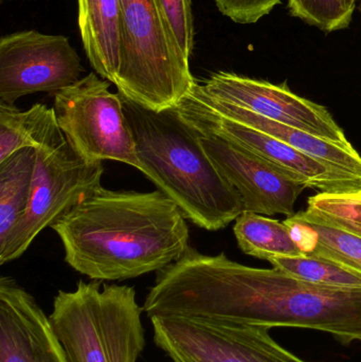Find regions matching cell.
Returning a JSON list of instances; mask_svg holds the SVG:
<instances>
[{"label":"cell","instance_id":"obj_1","mask_svg":"<svg viewBox=\"0 0 361 362\" xmlns=\"http://www.w3.org/2000/svg\"><path fill=\"white\" fill-rule=\"evenodd\" d=\"M144 313L331 334L345 346L361 344V288L322 286L277 268L243 265L225 253L189 247L157 272Z\"/></svg>","mask_w":361,"mask_h":362},{"label":"cell","instance_id":"obj_2","mask_svg":"<svg viewBox=\"0 0 361 362\" xmlns=\"http://www.w3.org/2000/svg\"><path fill=\"white\" fill-rule=\"evenodd\" d=\"M65 262L90 280L124 281L160 272L190 247L179 206L162 192L100 187L52 225Z\"/></svg>","mask_w":361,"mask_h":362},{"label":"cell","instance_id":"obj_3","mask_svg":"<svg viewBox=\"0 0 361 362\" xmlns=\"http://www.w3.org/2000/svg\"><path fill=\"white\" fill-rule=\"evenodd\" d=\"M140 170L194 225L218 231L244 212L239 192L216 169L199 132L177 106L148 110L122 97Z\"/></svg>","mask_w":361,"mask_h":362},{"label":"cell","instance_id":"obj_4","mask_svg":"<svg viewBox=\"0 0 361 362\" xmlns=\"http://www.w3.org/2000/svg\"><path fill=\"white\" fill-rule=\"evenodd\" d=\"M143 312L134 287L81 280L73 291H59L49 319L69 362H137Z\"/></svg>","mask_w":361,"mask_h":362},{"label":"cell","instance_id":"obj_5","mask_svg":"<svg viewBox=\"0 0 361 362\" xmlns=\"http://www.w3.org/2000/svg\"><path fill=\"white\" fill-rule=\"evenodd\" d=\"M197 81L157 0H121L119 93L148 110L176 107Z\"/></svg>","mask_w":361,"mask_h":362},{"label":"cell","instance_id":"obj_6","mask_svg":"<svg viewBox=\"0 0 361 362\" xmlns=\"http://www.w3.org/2000/svg\"><path fill=\"white\" fill-rule=\"evenodd\" d=\"M110 82L90 72L54 93L57 124L68 144L88 163L114 160L136 168L140 163L122 95Z\"/></svg>","mask_w":361,"mask_h":362},{"label":"cell","instance_id":"obj_7","mask_svg":"<svg viewBox=\"0 0 361 362\" xmlns=\"http://www.w3.org/2000/svg\"><path fill=\"white\" fill-rule=\"evenodd\" d=\"M103 174V163L85 160L66 138L37 148L29 206L0 246V265L19 259L45 228L50 227L85 195L102 187Z\"/></svg>","mask_w":361,"mask_h":362},{"label":"cell","instance_id":"obj_8","mask_svg":"<svg viewBox=\"0 0 361 362\" xmlns=\"http://www.w3.org/2000/svg\"><path fill=\"white\" fill-rule=\"evenodd\" d=\"M150 319L155 344L173 362H307L277 344L269 327L187 317Z\"/></svg>","mask_w":361,"mask_h":362},{"label":"cell","instance_id":"obj_9","mask_svg":"<svg viewBox=\"0 0 361 362\" xmlns=\"http://www.w3.org/2000/svg\"><path fill=\"white\" fill-rule=\"evenodd\" d=\"M82 72L80 55L66 36L30 30L0 40V103L55 93L78 82Z\"/></svg>","mask_w":361,"mask_h":362},{"label":"cell","instance_id":"obj_10","mask_svg":"<svg viewBox=\"0 0 361 362\" xmlns=\"http://www.w3.org/2000/svg\"><path fill=\"white\" fill-rule=\"evenodd\" d=\"M177 108L195 129L245 148L271 165L292 174L307 187L320 189L321 193H331L361 183L360 178L351 174L329 167L258 129L216 114L195 95L192 89Z\"/></svg>","mask_w":361,"mask_h":362},{"label":"cell","instance_id":"obj_11","mask_svg":"<svg viewBox=\"0 0 361 362\" xmlns=\"http://www.w3.org/2000/svg\"><path fill=\"white\" fill-rule=\"evenodd\" d=\"M216 99L347 148H354L324 106L299 97L286 83L276 85L232 72L212 74L201 84Z\"/></svg>","mask_w":361,"mask_h":362},{"label":"cell","instance_id":"obj_12","mask_svg":"<svg viewBox=\"0 0 361 362\" xmlns=\"http://www.w3.org/2000/svg\"><path fill=\"white\" fill-rule=\"evenodd\" d=\"M199 132L208 156L241 195L244 212L295 214L297 199L307 187L305 183L237 144Z\"/></svg>","mask_w":361,"mask_h":362},{"label":"cell","instance_id":"obj_13","mask_svg":"<svg viewBox=\"0 0 361 362\" xmlns=\"http://www.w3.org/2000/svg\"><path fill=\"white\" fill-rule=\"evenodd\" d=\"M0 362H69L49 316L8 276L0 278Z\"/></svg>","mask_w":361,"mask_h":362},{"label":"cell","instance_id":"obj_14","mask_svg":"<svg viewBox=\"0 0 361 362\" xmlns=\"http://www.w3.org/2000/svg\"><path fill=\"white\" fill-rule=\"evenodd\" d=\"M192 91L207 107L216 114L258 129L321 161L329 167L341 170L361 180V156L355 148H343L300 129L288 127L260 115L254 114L241 106L216 99L206 93L199 82L193 86Z\"/></svg>","mask_w":361,"mask_h":362},{"label":"cell","instance_id":"obj_15","mask_svg":"<svg viewBox=\"0 0 361 362\" xmlns=\"http://www.w3.org/2000/svg\"><path fill=\"white\" fill-rule=\"evenodd\" d=\"M78 27L90 65L114 84L120 62L121 0H78Z\"/></svg>","mask_w":361,"mask_h":362},{"label":"cell","instance_id":"obj_16","mask_svg":"<svg viewBox=\"0 0 361 362\" xmlns=\"http://www.w3.org/2000/svg\"><path fill=\"white\" fill-rule=\"evenodd\" d=\"M284 223L309 257H321L361 274V238L333 227L309 211H300Z\"/></svg>","mask_w":361,"mask_h":362},{"label":"cell","instance_id":"obj_17","mask_svg":"<svg viewBox=\"0 0 361 362\" xmlns=\"http://www.w3.org/2000/svg\"><path fill=\"white\" fill-rule=\"evenodd\" d=\"M54 110L34 104L30 110L0 103V163L28 148H47L64 139Z\"/></svg>","mask_w":361,"mask_h":362},{"label":"cell","instance_id":"obj_18","mask_svg":"<svg viewBox=\"0 0 361 362\" xmlns=\"http://www.w3.org/2000/svg\"><path fill=\"white\" fill-rule=\"evenodd\" d=\"M36 165V148H28L0 163V246L29 206Z\"/></svg>","mask_w":361,"mask_h":362},{"label":"cell","instance_id":"obj_19","mask_svg":"<svg viewBox=\"0 0 361 362\" xmlns=\"http://www.w3.org/2000/svg\"><path fill=\"white\" fill-rule=\"evenodd\" d=\"M233 231L241 250L256 259L269 261L273 257L303 255L284 221L243 212L235 219Z\"/></svg>","mask_w":361,"mask_h":362},{"label":"cell","instance_id":"obj_20","mask_svg":"<svg viewBox=\"0 0 361 362\" xmlns=\"http://www.w3.org/2000/svg\"><path fill=\"white\" fill-rule=\"evenodd\" d=\"M268 262L273 268L313 284L338 288H361V274L321 257L302 255L273 257Z\"/></svg>","mask_w":361,"mask_h":362},{"label":"cell","instance_id":"obj_21","mask_svg":"<svg viewBox=\"0 0 361 362\" xmlns=\"http://www.w3.org/2000/svg\"><path fill=\"white\" fill-rule=\"evenodd\" d=\"M307 211L333 227L361 238V183L331 193H318L307 200Z\"/></svg>","mask_w":361,"mask_h":362},{"label":"cell","instance_id":"obj_22","mask_svg":"<svg viewBox=\"0 0 361 362\" xmlns=\"http://www.w3.org/2000/svg\"><path fill=\"white\" fill-rule=\"evenodd\" d=\"M290 15L331 33L350 27L354 8L347 0H288Z\"/></svg>","mask_w":361,"mask_h":362},{"label":"cell","instance_id":"obj_23","mask_svg":"<svg viewBox=\"0 0 361 362\" xmlns=\"http://www.w3.org/2000/svg\"><path fill=\"white\" fill-rule=\"evenodd\" d=\"M165 14L178 46L184 54L190 59L194 47V27L191 0H157Z\"/></svg>","mask_w":361,"mask_h":362},{"label":"cell","instance_id":"obj_24","mask_svg":"<svg viewBox=\"0 0 361 362\" xmlns=\"http://www.w3.org/2000/svg\"><path fill=\"white\" fill-rule=\"evenodd\" d=\"M218 10L241 25L256 23L268 15L282 0H214Z\"/></svg>","mask_w":361,"mask_h":362},{"label":"cell","instance_id":"obj_25","mask_svg":"<svg viewBox=\"0 0 361 362\" xmlns=\"http://www.w3.org/2000/svg\"><path fill=\"white\" fill-rule=\"evenodd\" d=\"M347 1L348 4H349V6H351L352 8H354V10H355L356 1H357V0H347Z\"/></svg>","mask_w":361,"mask_h":362},{"label":"cell","instance_id":"obj_26","mask_svg":"<svg viewBox=\"0 0 361 362\" xmlns=\"http://www.w3.org/2000/svg\"><path fill=\"white\" fill-rule=\"evenodd\" d=\"M358 10H360V12L361 13V0H360V6H358Z\"/></svg>","mask_w":361,"mask_h":362}]
</instances>
